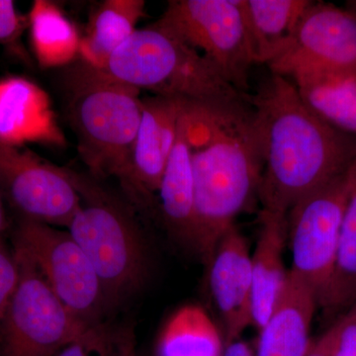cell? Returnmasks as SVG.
<instances>
[{"mask_svg": "<svg viewBox=\"0 0 356 356\" xmlns=\"http://www.w3.org/2000/svg\"><path fill=\"white\" fill-rule=\"evenodd\" d=\"M248 102L261 159V209L287 214L355 158V136L314 113L286 77L271 74Z\"/></svg>", "mask_w": 356, "mask_h": 356, "instance_id": "cell-1", "label": "cell"}, {"mask_svg": "<svg viewBox=\"0 0 356 356\" xmlns=\"http://www.w3.org/2000/svg\"><path fill=\"white\" fill-rule=\"evenodd\" d=\"M184 114L194 178L192 248L207 267L220 238L259 195L261 154L248 100L187 102Z\"/></svg>", "mask_w": 356, "mask_h": 356, "instance_id": "cell-2", "label": "cell"}, {"mask_svg": "<svg viewBox=\"0 0 356 356\" xmlns=\"http://www.w3.org/2000/svg\"><path fill=\"white\" fill-rule=\"evenodd\" d=\"M99 72L153 95L203 104L247 102L198 51L159 26L136 30Z\"/></svg>", "mask_w": 356, "mask_h": 356, "instance_id": "cell-3", "label": "cell"}, {"mask_svg": "<svg viewBox=\"0 0 356 356\" xmlns=\"http://www.w3.org/2000/svg\"><path fill=\"white\" fill-rule=\"evenodd\" d=\"M81 203L67 232L95 267L107 310L146 282L149 257L137 222L123 204L93 179L72 172Z\"/></svg>", "mask_w": 356, "mask_h": 356, "instance_id": "cell-4", "label": "cell"}, {"mask_svg": "<svg viewBox=\"0 0 356 356\" xmlns=\"http://www.w3.org/2000/svg\"><path fill=\"white\" fill-rule=\"evenodd\" d=\"M69 83L81 159L95 177L121 180L142 118L140 91L83 63L70 72Z\"/></svg>", "mask_w": 356, "mask_h": 356, "instance_id": "cell-5", "label": "cell"}, {"mask_svg": "<svg viewBox=\"0 0 356 356\" xmlns=\"http://www.w3.org/2000/svg\"><path fill=\"white\" fill-rule=\"evenodd\" d=\"M154 24L198 51L248 95L250 70L257 62L242 0H172Z\"/></svg>", "mask_w": 356, "mask_h": 356, "instance_id": "cell-6", "label": "cell"}, {"mask_svg": "<svg viewBox=\"0 0 356 356\" xmlns=\"http://www.w3.org/2000/svg\"><path fill=\"white\" fill-rule=\"evenodd\" d=\"M19 280L0 318V356H56L90 327L64 305L17 250Z\"/></svg>", "mask_w": 356, "mask_h": 356, "instance_id": "cell-7", "label": "cell"}, {"mask_svg": "<svg viewBox=\"0 0 356 356\" xmlns=\"http://www.w3.org/2000/svg\"><path fill=\"white\" fill-rule=\"evenodd\" d=\"M14 250L37 267L64 305L89 325L102 324L107 311L95 267L67 231L21 219Z\"/></svg>", "mask_w": 356, "mask_h": 356, "instance_id": "cell-8", "label": "cell"}, {"mask_svg": "<svg viewBox=\"0 0 356 356\" xmlns=\"http://www.w3.org/2000/svg\"><path fill=\"white\" fill-rule=\"evenodd\" d=\"M346 172L302 198L287 213L289 271L313 290L318 304L336 264L346 200Z\"/></svg>", "mask_w": 356, "mask_h": 356, "instance_id": "cell-9", "label": "cell"}, {"mask_svg": "<svg viewBox=\"0 0 356 356\" xmlns=\"http://www.w3.org/2000/svg\"><path fill=\"white\" fill-rule=\"evenodd\" d=\"M0 192L22 219L69 226L81 198L65 170L47 163L25 147L0 143Z\"/></svg>", "mask_w": 356, "mask_h": 356, "instance_id": "cell-10", "label": "cell"}, {"mask_svg": "<svg viewBox=\"0 0 356 356\" xmlns=\"http://www.w3.org/2000/svg\"><path fill=\"white\" fill-rule=\"evenodd\" d=\"M271 74H356V13L312 1L286 50L269 63Z\"/></svg>", "mask_w": 356, "mask_h": 356, "instance_id": "cell-11", "label": "cell"}, {"mask_svg": "<svg viewBox=\"0 0 356 356\" xmlns=\"http://www.w3.org/2000/svg\"><path fill=\"white\" fill-rule=\"evenodd\" d=\"M142 118L120 182L138 201L158 194L161 177L177 140L185 100L152 95L143 98Z\"/></svg>", "mask_w": 356, "mask_h": 356, "instance_id": "cell-12", "label": "cell"}, {"mask_svg": "<svg viewBox=\"0 0 356 356\" xmlns=\"http://www.w3.org/2000/svg\"><path fill=\"white\" fill-rule=\"evenodd\" d=\"M207 268L227 344L240 339L252 325V254L236 225L220 238Z\"/></svg>", "mask_w": 356, "mask_h": 356, "instance_id": "cell-13", "label": "cell"}, {"mask_svg": "<svg viewBox=\"0 0 356 356\" xmlns=\"http://www.w3.org/2000/svg\"><path fill=\"white\" fill-rule=\"evenodd\" d=\"M65 140L50 97L41 86L24 76L0 79V143L60 147Z\"/></svg>", "mask_w": 356, "mask_h": 356, "instance_id": "cell-14", "label": "cell"}, {"mask_svg": "<svg viewBox=\"0 0 356 356\" xmlns=\"http://www.w3.org/2000/svg\"><path fill=\"white\" fill-rule=\"evenodd\" d=\"M259 226L252 254V325L257 331L280 303L289 275L283 261L287 214L261 209Z\"/></svg>", "mask_w": 356, "mask_h": 356, "instance_id": "cell-15", "label": "cell"}, {"mask_svg": "<svg viewBox=\"0 0 356 356\" xmlns=\"http://www.w3.org/2000/svg\"><path fill=\"white\" fill-rule=\"evenodd\" d=\"M318 304L317 295L289 271L278 305L259 330L255 356H306L311 325Z\"/></svg>", "mask_w": 356, "mask_h": 356, "instance_id": "cell-16", "label": "cell"}, {"mask_svg": "<svg viewBox=\"0 0 356 356\" xmlns=\"http://www.w3.org/2000/svg\"><path fill=\"white\" fill-rule=\"evenodd\" d=\"M184 109L185 105L178 125L177 140L161 177L158 195L166 226L173 235L191 243L192 247L194 178L191 145Z\"/></svg>", "mask_w": 356, "mask_h": 356, "instance_id": "cell-17", "label": "cell"}, {"mask_svg": "<svg viewBox=\"0 0 356 356\" xmlns=\"http://www.w3.org/2000/svg\"><path fill=\"white\" fill-rule=\"evenodd\" d=\"M145 13L144 0H104L98 4L81 36L79 58L83 64L102 70L138 29Z\"/></svg>", "mask_w": 356, "mask_h": 356, "instance_id": "cell-18", "label": "cell"}, {"mask_svg": "<svg viewBox=\"0 0 356 356\" xmlns=\"http://www.w3.org/2000/svg\"><path fill=\"white\" fill-rule=\"evenodd\" d=\"M310 0H242L257 64L273 62L292 41Z\"/></svg>", "mask_w": 356, "mask_h": 356, "instance_id": "cell-19", "label": "cell"}, {"mask_svg": "<svg viewBox=\"0 0 356 356\" xmlns=\"http://www.w3.org/2000/svg\"><path fill=\"white\" fill-rule=\"evenodd\" d=\"M27 21L32 53L40 67H64L79 57L81 36L57 4L35 0Z\"/></svg>", "mask_w": 356, "mask_h": 356, "instance_id": "cell-20", "label": "cell"}, {"mask_svg": "<svg viewBox=\"0 0 356 356\" xmlns=\"http://www.w3.org/2000/svg\"><path fill=\"white\" fill-rule=\"evenodd\" d=\"M300 96L321 119L356 137V74H304L290 79Z\"/></svg>", "mask_w": 356, "mask_h": 356, "instance_id": "cell-21", "label": "cell"}, {"mask_svg": "<svg viewBox=\"0 0 356 356\" xmlns=\"http://www.w3.org/2000/svg\"><path fill=\"white\" fill-rule=\"evenodd\" d=\"M344 205L334 273L318 306L327 315L348 310L356 301V156L346 172Z\"/></svg>", "mask_w": 356, "mask_h": 356, "instance_id": "cell-22", "label": "cell"}, {"mask_svg": "<svg viewBox=\"0 0 356 356\" xmlns=\"http://www.w3.org/2000/svg\"><path fill=\"white\" fill-rule=\"evenodd\" d=\"M224 348L216 324L196 305L175 312L159 341V356H222Z\"/></svg>", "mask_w": 356, "mask_h": 356, "instance_id": "cell-23", "label": "cell"}, {"mask_svg": "<svg viewBox=\"0 0 356 356\" xmlns=\"http://www.w3.org/2000/svg\"><path fill=\"white\" fill-rule=\"evenodd\" d=\"M132 337L103 324L90 327L56 356H135Z\"/></svg>", "mask_w": 356, "mask_h": 356, "instance_id": "cell-24", "label": "cell"}, {"mask_svg": "<svg viewBox=\"0 0 356 356\" xmlns=\"http://www.w3.org/2000/svg\"><path fill=\"white\" fill-rule=\"evenodd\" d=\"M27 25V15L18 11L13 0H0V44L25 63L30 58L21 38Z\"/></svg>", "mask_w": 356, "mask_h": 356, "instance_id": "cell-25", "label": "cell"}, {"mask_svg": "<svg viewBox=\"0 0 356 356\" xmlns=\"http://www.w3.org/2000/svg\"><path fill=\"white\" fill-rule=\"evenodd\" d=\"M19 264L15 252L0 240V318L3 316L19 280Z\"/></svg>", "mask_w": 356, "mask_h": 356, "instance_id": "cell-26", "label": "cell"}, {"mask_svg": "<svg viewBox=\"0 0 356 356\" xmlns=\"http://www.w3.org/2000/svg\"><path fill=\"white\" fill-rule=\"evenodd\" d=\"M334 325L332 356H356V301Z\"/></svg>", "mask_w": 356, "mask_h": 356, "instance_id": "cell-27", "label": "cell"}, {"mask_svg": "<svg viewBox=\"0 0 356 356\" xmlns=\"http://www.w3.org/2000/svg\"><path fill=\"white\" fill-rule=\"evenodd\" d=\"M334 325L332 324L320 339L312 343L310 350L306 356H332V343H334Z\"/></svg>", "mask_w": 356, "mask_h": 356, "instance_id": "cell-28", "label": "cell"}, {"mask_svg": "<svg viewBox=\"0 0 356 356\" xmlns=\"http://www.w3.org/2000/svg\"><path fill=\"white\" fill-rule=\"evenodd\" d=\"M222 356H255L252 348L240 339L225 344Z\"/></svg>", "mask_w": 356, "mask_h": 356, "instance_id": "cell-29", "label": "cell"}, {"mask_svg": "<svg viewBox=\"0 0 356 356\" xmlns=\"http://www.w3.org/2000/svg\"><path fill=\"white\" fill-rule=\"evenodd\" d=\"M6 229V218L4 213L3 202H2L1 192H0V240L3 238V233Z\"/></svg>", "mask_w": 356, "mask_h": 356, "instance_id": "cell-30", "label": "cell"}, {"mask_svg": "<svg viewBox=\"0 0 356 356\" xmlns=\"http://www.w3.org/2000/svg\"><path fill=\"white\" fill-rule=\"evenodd\" d=\"M353 3H355V4H353V6H355V13H356V1H355V2H353Z\"/></svg>", "mask_w": 356, "mask_h": 356, "instance_id": "cell-31", "label": "cell"}]
</instances>
